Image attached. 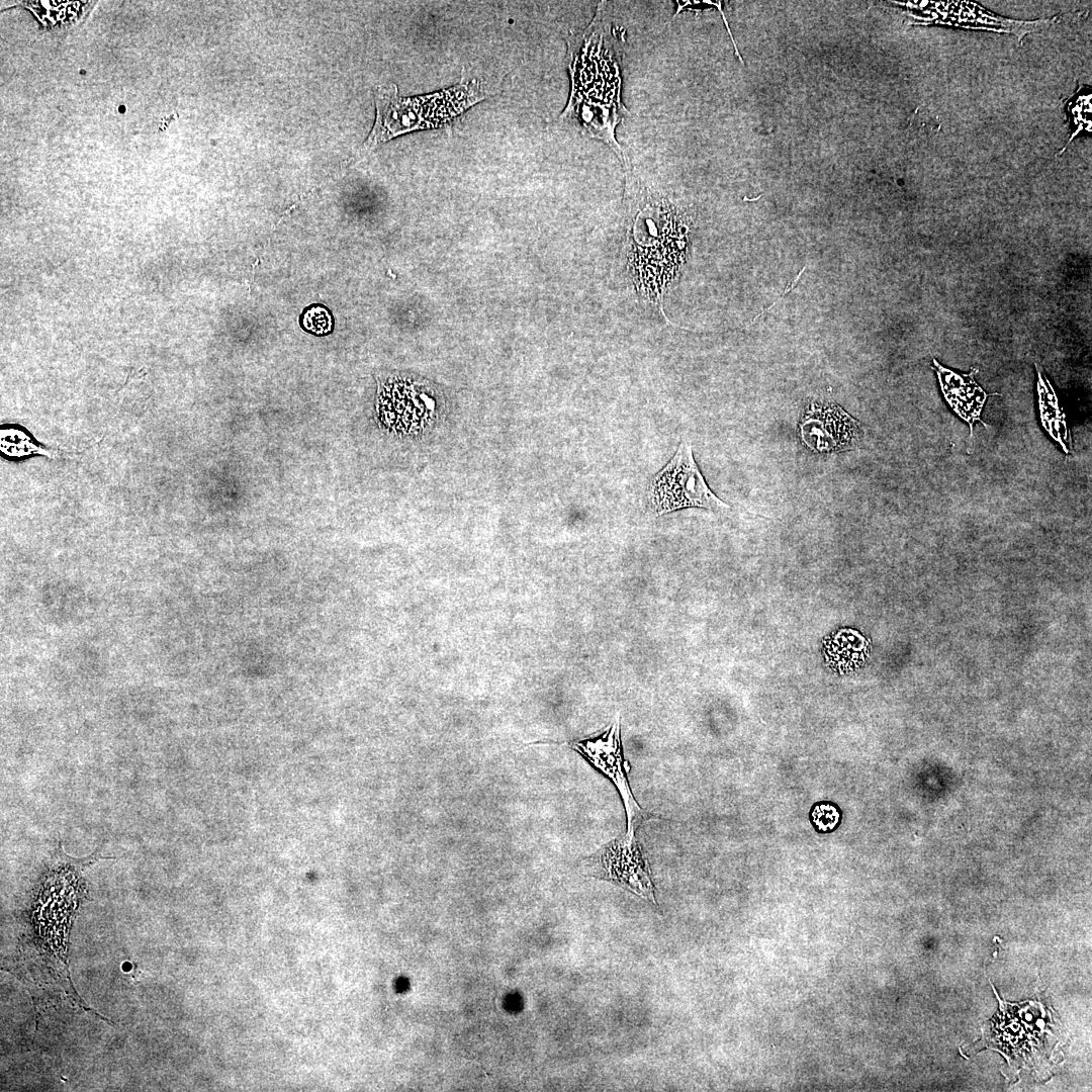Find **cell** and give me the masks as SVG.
Returning a JSON list of instances; mask_svg holds the SVG:
<instances>
[{
	"label": "cell",
	"instance_id": "6da1fadb",
	"mask_svg": "<svg viewBox=\"0 0 1092 1092\" xmlns=\"http://www.w3.org/2000/svg\"><path fill=\"white\" fill-rule=\"evenodd\" d=\"M600 2L583 33L569 42L571 91L561 118L575 123L582 134L607 144L622 163L627 157L616 139V127L627 109L621 100V58L624 36L613 27Z\"/></svg>",
	"mask_w": 1092,
	"mask_h": 1092
},
{
	"label": "cell",
	"instance_id": "7a4b0ae2",
	"mask_svg": "<svg viewBox=\"0 0 1092 1092\" xmlns=\"http://www.w3.org/2000/svg\"><path fill=\"white\" fill-rule=\"evenodd\" d=\"M485 98L476 80L428 95L401 97L391 84L375 92L376 117L364 143L366 150L403 133L449 124L469 107Z\"/></svg>",
	"mask_w": 1092,
	"mask_h": 1092
},
{
	"label": "cell",
	"instance_id": "3957f363",
	"mask_svg": "<svg viewBox=\"0 0 1092 1092\" xmlns=\"http://www.w3.org/2000/svg\"><path fill=\"white\" fill-rule=\"evenodd\" d=\"M679 213L665 200L647 202L638 211L632 235L630 265L637 286L657 300L680 266L687 232Z\"/></svg>",
	"mask_w": 1092,
	"mask_h": 1092
},
{
	"label": "cell",
	"instance_id": "277c9868",
	"mask_svg": "<svg viewBox=\"0 0 1092 1092\" xmlns=\"http://www.w3.org/2000/svg\"><path fill=\"white\" fill-rule=\"evenodd\" d=\"M649 500L657 516L687 508L729 509L708 486L687 439L681 440L673 457L654 476Z\"/></svg>",
	"mask_w": 1092,
	"mask_h": 1092
},
{
	"label": "cell",
	"instance_id": "5b68a950",
	"mask_svg": "<svg viewBox=\"0 0 1092 1092\" xmlns=\"http://www.w3.org/2000/svg\"><path fill=\"white\" fill-rule=\"evenodd\" d=\"M897 4L906 6L911 11L909 16L915 20L914 24L1012 33L1018 37L1019 42L1026 34L1058 21V16L1035 20L1006 18L978 3L967 1H915Z\"/></svg>",
	"mask_w": 1092,
	"mask_h": 1092
},
{
	"label": "cell",
	"instance_id": "8992f818",
	"mask_svg": "<svg viewBox=\"0 0 1092 1092\" xmlns=\"http://www.w3.org/2000/svg\"><path fill=\"white\" fill-rule=\"evenodd\" d=\"M799 432L805 446L819 453L854 449L864 436L860 422L829 401L809 404L800 422Z\"/></svg>",
	"mask_w": 1092,
	"mask_h": 1092
},
{
	"label": "cell",
	"instance_id": "52a82bcc",
	"mask_svg": "<svg viewBox=\"0 0 1092 1092\" xmlns=\"http://www.w3.org/2000/svg\"><path fill=\"white\" fill-rule=\"evenodd\" d=\"M570 745L613 782L623 800L627 831H635L643 812L628 784L629 766L624 761L619 720L599 737L571 742Z\"/></svg>",
	"mask_w": 1092,
	"mask_h": 1092
},
{
	"label": "cell",
	"instance_id": "ba28073f",
	"mask_svg": "<svg viewBox=\"0 0 1092 1092\" xmlns=\"http://www.w3.org/2000/svg\"><path fill=\"white\" fill-rule=\"evenodd\" d=\"M603 878L611 880L641 898L656 904L650 871L635 831L614 840L599 855Z\"/></svg>",
	"mask_w": 1092,
	"mask_h": 1092
},
{
	"label": "cell",
	"instance_id": "9c48e42d",
	"mask_svg": "<svg viewBox=\"0 0 1092 1092\" xmlns=\"http://www.w3.org/2000/svg\"><path fill=\"white\" fill-rule=\"evenodd\" d=\"M932 361L941 392L952 411L969 424L970 438L973 437L975 423L989 427L981 420V413L988 396L1000 394L987 393L977 383L975 376L979 368L972 367L969 373L961 374L944 367L935 358Z\"/></svg>",
	"mask_w": 1092,
	"mask_h": 1092
},
{
	"label": "cell",
	"instance_id": "30bf717a",
	"mask_svg": "<svg viewBox=\"0 0 1092 1092\" xmlns=\"http://www.w3.org/2000/svg\"><path fill=\"white\" fill-rule=\"evenodd\" d=\"M1035 366L1038 375L1037 392L1042 424L1050 435L1067 451L1065 443L1069 441V438L1066 436V432L1063 431V426L1066 427L1065 422H1063L1065 417L1058 404V398L1050 381L1044 376L1040 366L1037 364Z\"/></svg>",
	"mask_w": 1092,
	"mask_h": 1092
},
{
	"label": "cell",
	"instance_id": "8fae6325",
	"mask_svg": "<svg viewBox=\"0 0 1092 1092\" xmlns=\"http://www.w3.org/2000/svg\"><path fill=\"white\" fill-rule=\"evenodd\" d=\"M1091 97L1092 94L1089 87L1082 86L1079 87L1076 94L1069 100L1066 109L1070 119L1071 134L1066 146L1061 150L1059 155L1066 150L1076 136L1091 132Z\"/></svg>",
	"mask_w": 1092,
	"mask_h": 1092
},
{
	"label": "cell",
	"instance_id": "7c38bea8",
	"mask_svg": "<svg viewBox=\"0 0 1092 1092\" xmlns=\"http://www.w3.org/2000/svg\"><path fill=\"white\" fill-rule=\"evenodd\" d=\"M303 325L309 331L316 334H325L331 330V315L323 307H313L304 315Z\"/></svg>",
	"mask_w": 1092,
	"mask_h": 1092
},
{
	"label": "cell",
	"instance_id": "4fadbf2b",
	"mask_svg": "<svg viewBox=\"0 0 1092 1092\" xmlns=\"http://www.w3.org/2000/svg\"><path fill=\"white\" fill-rule=\"evenodd\" d=\"M812 817L820 830H828L837 824L839 814L830 805H819L814 809Z\"/></svg>",
	"mask_w": 1092,
	"mask_h": 1092
},
{
	"label": "cell",
	"instance_id": "5bb4252c",
	"mask_svg": "<svg viewBox=\"0 0 1092 1092\" xmlns=\"http://www.w3.org/2000/svg\"><path fill=\"white\" fill-rule=\"evenodd\" d=\"M701 2L704 3V4L715 6L719 10V12H720V14H721V16L723 18V21L725 23L726 29H727V31L729 33L730 39H731V41L733 43V47L735 49V52H736L735 54L738 57L741 64H744L743 59H742L741 55L739 54L738 48H737L736 42L734 40L733 34H732L731 30H730V26L728 24L726 16H725V14H724V12L722 10V2L721 1H711V0H704V1H701Z\"/></svg>",
	"mask_w": 1092,
	"mask_h": 1092
}]
</instances>
